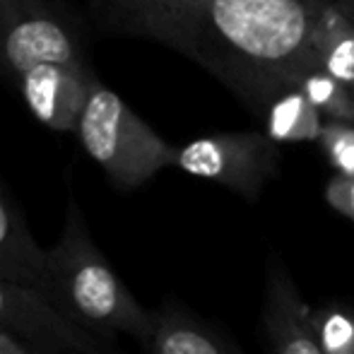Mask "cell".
Here are the masks:
<instances>
[{"instance_id": "cell-1", "label": "cell", "mask_w": 354, "mask_h": 354, "mask_svg": "<svg viewBox=\"0 0 354 354\" xmlns=\"http://www.w3.org/2000/svg\"><path fill=\"white\" fill-rule=\"evenodd\" d=\"M316 0H87L113 37L142 39L198 63L261 113L318 68L311 46Z\"/></svg>"}, {"instance_id": "cell-2", "label": "cell", "mask_w": 354, "mask_h": 354, "mask_svg": "<svg viewBox=\"0 0 354 354\" xmlns=\"http://www.w3.org/2000/svg\"><path fill=\"white\" fill-rule=\"evenodd\" d=\"M37 289L71 321L109 340L128 335L145 345L152 311L140 306L89 236L82 207L71 196L56 246L44 251Z\"/></svg>"}, {"instance_id": "cell-3", "label": "cell", "mask_w": 354, "mask_h": 354, "mask_svg": "<svg viewBox=\"0 0 354 354\" xmlns=\"http://www.w3.org/2000/svg\"><path fill=\"white\" fill-rule=\"evenodd\" d=\"M73 133L118 191H136L162 169L174 167L176 147L154 133L99 77L89 82Z\"/></svg>"}, {"instance_id": "cell-4", "label": "cell", "mask_w": 354, "mask_h": 354, "mask_svg": "<svg viewBox=\"0 0 354 354\" xmlns=\"http://www.w3.org/2000/svg\"><path fill=\"white\" fill-rule=\"evenodd\" d=\"M41 63L92 68L73 22L51 0H0V75L15 82Z\"/></svg>"}, {"instance_id": "cell-5", "label": "cell", "mask_w": 354, "mask_h": 354, "mask_svg": "<svg viewBox=\"0 0 354 354\" xmlns=\"http://www.w3.org/2000/svg\"><path fill=\"white\" fill-rule=\"evenodd\" d=\"M174 167L258 201L280 171V149L268 133H219L176 147Z\"/></svg>"}, {"instance_id": "cell-6", "label": "cell", "mask_w": 354, "mask_h": 354, "mask_svg": "<svg viewBox=\"0 0 354 354\" xmlns=\"http://www.w3.org/2000/svg\"><path fill=\"white\" fill-rule=\"evenodd\" d=\"M0 335L12 337L29 354H128L63 316L39 289L0 280Z\"/></svg>"}, {"instance_id": "cell-7", "label": "cell", "mask_w": 354, "mask_h": 354, "mask_svg": "<svg viewBox=\"0 0 354 354\" xmlns=\"http://www.w3.org/2000/svg\"><path fill=\"white\" fill-rule=\"evenodd\" d=\"M261 330L268 354H323L311 328L308 304L277 253H270L266 266Z\"/></svg>"}, {"instance_id": "cell-8", "label": "cell", "mask_w": 354, "mask_h": 354, "mask_svg": "<svg viewBox=\"0 0 354 354\" xmlns=\"http://www.w3.org/2000/svg\"><path fill=\"white\" fill-rule=\"evenodd\" d=\"M94 77L97 73L92 68L80 71L61 63H41L24 71L12 84L41 126L56 133H73L80 106Z\"/></svg>"}, {"instance_id": "cell-9", "label": "cell", "mask_w": 354, "mask_h": 354, "mask_svg": "<svg viewBox=\"0 0 354 354\" xmlns=\"http://www.w3.org/2000/svg\"><path fill=\"white\" fill-rule=\"evenodd\" d=\"M142 347L147 354H243L219 326L171 301L152 311Z\"/></svg>"}, {"instance_id": "cell-10", "label": "cell", "mask_w": 354, "mask_h": 354, "mask_svg": "<svg viewBox=\"0 0 354 354\" xmlns=\"http://www.w3.org/2000/svg\"><path fill=\"white\" fill-rule=\"evenodd\" d=\"M311 46L318 68L354 92V24L335 0L313 3Z\"/></svg>"}, {"instance_id": "cell-11", "label": "cell", "mask_w": 354, "mask_h": 354, "mask_svg": "<svg viewBox=\"0 0 354 354\" xmlns=\"http://www.w3.org/2000/svg\"><path fill=\"white\" fill-rule=\"evenodd\" d=\"M44 268V248L34 241L24 212L0 186V280L37 289Z\"/></svg>"}, {"instance_id": "cell-12", "label": "cell", "mask_w": 354, "mask_h": 354, "mask_svg": "<svg viewBox=\"0 0 354 354\" xmlns=\"http://www.w3.org/2000/svg\"><path fill=\"white\" fill-rule=\"evenodd\" d=\"M268 136L275 142H311L318 140L323 118L297 87L282 89L261 111Z\"/></svg>"}, {"instance_id": "cell-13", "label": "cell", "mask_w": 354, "mask_h": 354, "mask_svg": "<svg viewBox=\"0 0 354 354\" xmlns=\"http://www.w3.org/2000/svg\"><path fill=\"white\" fill-rule=\"evenodd\" d=\"M294 87L308 99L323 121L354 123V92L326 71L311 68L297 80Z\"/></svg>"}, {"instance_id": "cell-14", "label": "cell", "mask_w": 354, "mask_h": 354, "mask_svg": "<svg viewBox=\"0 0 354 354\" xmlns=\"http://www.w3.org/2000/svg\"><path fill=\"white\" fill-rule=\"evenodd\" d=\"M311 328L323 354H354V306L345 301H326L308 306Z\"/></svg>"}, {"instance_id": "cell-15", "label": "cell", "mask_w": 354, "mask_h": 354, "mask_svg": "<svg viewBox=\"0 0 354 354\" xmlns=\"http://www.w3.org/2000/svg\"><path fill=\"white\" fill-rule=\"evenodd\" d=\"M318 142L337 174L354 178V123L323 121Z\"/></svg>"}, {"instance_id": "cell-16", "label": "cell", "mask_w": 354, "mask_h": 354, "mask_svg": "<svg viewBox=\"0 0 354 354\" xmlns=\"http://www.w3.org/2000/svg\"><path fill=\"white\" fill-rule=\"evenodd\" d=\"M326 201L333 210L354 222V178L340 176V174L335 178H330V183L326 188Z\"/></svg>"}, {"instance_id": "cell-17", "label": "cell", "mask_w": 354, "mask_h": 354, "mask_svg": "<svg viewBox=\"0 0 354 354\" xmlns=\"http://www.w3.org/2000/svg\"><path fill=\"white\" fill-rule=\"evenodd\" d=\"M0 354H29L19 342H15L12 337L0 335Z\"/></svg>"}, {"instance_id": "cell-18", "label": "cell", "mask_w": 354, "mask_h": 354, "mask_svg": "<svg viewBox=\"0 0 354 354\" xmlns=\"http://www.w3.org/2000/svg\"><path fill=\"white\" fill-rule=\"evenodd\" d=\"M335 5L347 15V17H350V22L354 24V0H335Z\"/></svg>"}]
</instances>
